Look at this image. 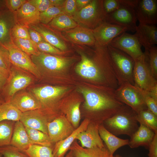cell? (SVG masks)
I'll return each instance as SVG.
<instances>
[{
	"label": "cell",
	"instance_id": "28",
	"mask_svg": "<svg viewBox=\"0 0 157 157\" xmlns=\"http://www.w3.org/2000/svg\"><path fill=\"white\" fill-rule=\"evenodd\" d=\"M99 135L105 142L109 152L113 155L115 152L119 148L128 145L129 140L119 138L114 135L103 125L100 124L98 126Z\"/></svg>",
	"mask_w": 157,
	"mask_h": 157
},
{
	"label": "cell",
	"instance_id": "16",
	"mask_svg": "<svg viewBox=\"0 0 157 157\" xmlns=\"http://www.w3.org/2000/svg\"><path fill=\"white\" fill-rule=\"evenodd\" d=\"M135 9L139 24L150 25L157 24L156 0H138Z\"/></svg>",
	"mask_w": 157,
	"mask_h": 157
},
{
	"label": "cell",
	"instance_id": "48",
	"mask_svg": "<svg viewBox=\"0 0 157 157\" xmlns=\"http://www.w3.org/2000/svg\"><path fill=\"white\" fill-rule=\"evenodd\" d=\"M149 157H157V133H155L153 139L149 145Z\"/></svg>",
	"mask_w": 157,
	"mask_h": 157
},
{
	"label": "cell",
	"instance_id": "9",
	"mask_svg": "<svg viewBox=\"0 0 157 157\" xmlns=\"http://www.w3.org/2000/svg\"><path fill=\"white\" fill-rule=\"evenodd\" d=\"M2 45L8 50L12 65L31 74L35 77H40V73L30 56L17 47L12 40Z\"/></svg>",
	"mask_w": 157,
	"mask_h": 157
},
{
	"label": "cell",
	"instance_id": "37",
	"mask_svg": "<svg viewBox=\"0 0 157 157\" xmlns=\"http://www.w3.org/2000/svg\"><path fill=\"white\" fill-rule=\"evenodd\" d=\"M63 14H65L63 7L51 6L46 11L40 13V23L47 25L55 17Z\"/></svg>",
	"mask_w": 157,
	"mask_h": 157
},
{
	"label": "cell",
	"instance_id": "1",
	"mask_svg": "<svg viewBox=\"0 0 157 157\" xmlns=\"http://www.w3.org/2000/svg\"><path fill=\"white\" fill-rule=\"evenodd\" d=\"M115 90L107 86L98 88L81 87L78 88L85 99V108L93 116L91 122L99 126L125 104L117 99Z\"/></svg>",
	"mask_w": 157,
	"mask_h": 157
},
{
	"label": "cell",
	"instance_id": "43",
	"mask_svg": "<svg viewBox=\"0 0 157 157\" xmlns=\"http://www.w3.org/2000/svg\"><path fill=\"white\" fill-rule=\"evenodd\" d=\"M28 1L41 13L53 6L50 0H29Z\"/></svg>",
	"mask_w": 157,
	"mask_h": 157
},
{
	"label": "cell",
	"instance_id": "55",
	"mask_svg": "<svg viewBox=\"0 0 157 157\" xmlns=\"http://www.w3.org/2000/svg\"><path fill=\"white\" fill-rule=\"evenodd\" d=\"M5 102L4 99L0 96V104H2Z\"/></svg>",
	"mask_w": 157,
	"mask_h": 157
},
{
	"label": "cell",
	"instance_id": "7",
	"mask_svg": "<svg viewBox=\"0 0 157 157\" xmlns=\"http://www.w3.org/2000/svg\"><path fill=\"white\" fill-rule=\"evenodd\" d=\"M115 92L120 101L130 106L137 114L147 109L144 91L134 85L129 83L122 84L115 90Z\"/></svg>",
	"mask_w": 157,
	"mask_h": 157
},
{
	"label": "cell",
	"instance_id": "38",
	"mask_svg": "<svg viewBox=\"0 0 157 157\" xmlns=\"http://www.w3.org/2000/svg\"><path fill=\"white\" fill-rule=\"evenodd\" d=\"M146 51V50H145ZM150 68L153 76L157 79V47L153 46L147 51Z\"/></svg>",
	"mask_w": 157,
	"mask_h": 157
},
{
	"label": "cell",
	"instance_id": "8",
	"mask_svg": "<svg viewBox=\"0 0 157 157\" xmlns=\"http://www.w3.org/2000/svg\"><path fill=\"white\" fill-rule=\"evenodd\" d=\"M27 73L12 65L9 77L2 89L5 101H9L18 92L31 83L33 78Z\"/></svg>",
	"mask_w": 157,
	"mask_h": 157
},
{
	"label": "cell",
	"instance_id": "4",
	"mask_svg": "<svg viewBox=\"0 0 157 157\" xmlns=\"http://www.w3.org/2000/svg\"><path fill=\"white\" fill-rule=\"evenodd\" d=\"M138 0H119L120 6L114 11L106 15L104 21L135 32L137 19L135 7Z\"/></svg>",
	"mask_w": 157,
	"mask_h": 157
},
{
	"label": "cell",
	"instance_id": "20",
	"mask_svg": "<svg viewBox=\"0 0 157 157\" xmlns=\"http://www.w3.org/2000/svg\"><path fill=\"white\" fill-rule=\"evenodd\" d=\"M8 101L22 113L41 108L37 98L32 93L26 91L17 93Z\"/></svg>",
	"mask_w": 157,
	"mask_h": 157
},
{
	"label": "cell",
	"instance_id": "17",
	"mask_svg": "<svg viewBox=\"0 0 157 157\" xmlns=\"http://www.w3.org/2000/svg\"><path fill=\"white\" fill-rule=\"evenodd\" d=\"M29 28L39 33L44 40L60 50L64 51L68 49L67 45L62 40L64 39L61 34L47 25L40 23L28 26Z\"/></svg>",
	"mask_w": 157,
	"mask_h": 157
},
{
	"label": "cell",
	"instance_id": "29",
	"mask_svg": "<svg viewBox=\"0 0 157 157\" xmlns=\"http://www.w3.org/2000/svg\"><path fill=\"white\" fill-rule=\"evenodd\" d=\"M47 25L56 31H64L78 25L71 17L65 14L58 15Z\"/></svg>",
	"mask_w": 157,
	"mask_h": 157
},
{
	"label": "cell",
	"instance_id": "27",
	"mask_svg": "<svg viewBox=\"0 0 157 157\" xmlns=\"http://www.w3.org/2000/svg\"><path fill=\"white\" fill-rule=\"evenodd\" d=\"M31 144L25 126L20 121H16L10 145L23 152Z\"/></svg>",
	"mask_w": 157,
	"mask_h": 157
},
{
	"label": "cell",
	"instance_id": "51",
	"mask_svg": "<svg viewBox=\"0 0 157 157\" xmlns=\"http://www.w3.org/2000/svg\"><path fill=\"white\" fill-rule=\"evenodd\" d=\"M91 0H76L77 11L85 7L91 1Z\"/></svg>",
	"mask_w": 157,
	"mask_h": 157
},
{
	"label": "cell",
	"instance_id": "11",
	"mask_svg": "<svg viewBox=\"0 0 157 157\" xmlns=\"http://www.w3.org/2000/svg\"><path fill=\"white\" fill-rule=\"evenodd\" d=\"M109 45L126 53L134 61L144 53L135 34L124 32L114 38Z\"/></svg>",
	"mask_w": 157,
	"mask_h": 157
},
{
	"label": "cell",
	"instance_id": "39",
	"mask_svg": "<svg viewBox=\"0 0 157 157\" xmlns=\"http://www.w3.org/2000/svg\"><path fill=\"white\" fill-rule=\"evenodd\" d=\"M0 154L4 157H29L17 148L10 145L0 147Z\"/></svg>",
	"mask_w": 157,
	"mask_h": 157
},
{
	"label": "cell",
	"instance_id": "30",
	"mask_svg": "<svg viewBox=\"0 0 157 157\" xmlns=\"http://www.w3.org/2000/svg\"><path fill=\"white\" fill-rule=\"evenodd\" d=\"M25 128L31 144H37L53 148V143L48 134L38 130Z\"/></svg>",
	"mask_w": 157,
	"mask_h": 157
},
{
	"label": "cell",
	"instance_id": "33",
	"mask_svg": "<svg viewBox=\"0 0 157 157\" xmlns=\"http://www.w3.org/2000/svg\"><path fill=\"white\" fill-rule=\"evenodd\" d=\"M136 119L140 124H142L157 133V116L147 109L137 114Z\"/></svg>",
	"mask_w": 157,
	"mask_h": 157
},
{
	"label": "cell",
	"instance_id": "26",
	"mask_svg": "<svg viewBox=\"0 0 157 157\" xmlns=\"http://www.w3.org/2000/svg\"><path fill=\"white\" fill-rule=\"evenodd\" d=\"M130 137L128 145L132 148L140 146L148 148L155 133L151 129L142 124Z\"/></svg>",
	"mask_w": 157,
	"mask_h": 157
},
{
	"label": "cell",
	"instance_id": "23",
	"mask_svg": "<svg viewBox=\"0 0 157 157\" xmlns=\"http://www.w3.org/2000/svg\"><path fill=\"white\" fill-rule=\"evenodd\" d=\"M90 122L89 119H85L70 135L64 139L55 143L53 148L54 157H64V155L76 139L77 135L86 129Z\"/></svg>",
	"mask_w": 157,
	"mask_h": 157
},
{
	"label": "cell",
	"instance_id": "52",
	"mask_svg": "<svg viewBox=\"0 0 157 157\" xmlns=\"http://www.w3.org/2000/svg\"><path fill=\"white\" fill-rule=\"evenodd\" d=\"M53 6L63 7L65 0H50Z\"/></svg>",
	"mask_w": 157,
	"mask_h": 157
},
{
	"label": "cell",
	"instance_id": "44",
	"mask_svg": "<svg viewBox=\"0 0 157 157\" xmlns=\"http://www.w3.org/2000/svg\"><path fill=\"white\" fill-rule=\"evenodd\" d=\"M144 92V101L147 109L157 116V100Z\"/></svg>",
	"mask_w": 157,
	"mask_h": 157
},
{
	"label": "cell",
	"instance_id": "53",
	"mask_svg": "<svg viewBox=\"0 0 157 157\" xmlns=\"http://www.w3.org/2000/svg\"><path fill=\"white\" fill-rule=\"evenodd\" d=\"M147 93L151 97L157 100V85L154 86Z\"/></svg>",
	"mask_w": 157,
	"mask_h": 157
},
{
	"label": "cell",
	"instance_id": "47",
	"mask_svg": "<svg viewBox=\"0 0 157 157\" xmlns=\"http://www.w3.org/2000/svg\"><path fill=\"white\" fill-rule=\"evenodd\" d=\"M27 0H7L5 3L9 10L14 13L19 9Z\"/></svg>",
	"mask_w": 157,
	"mask_h": 157
},
{
	"label": "cell",
	"instance_id": "54",
	"mask_svg": "<svg viewBox=\"0 0 157 157\" xmlns=\"http://www.w3.org/2000/svg\"><path fill=\"white\" fill-rule=\"evenodd\" d=\"M65 157H74L72 151L70 150L69 152Z\"/></svg>",
	"mask_w": 157,
	"mask_h": 157
},
{
	"label": "cell",
	"instance_id": "42",
	"mask_svg": "<svg viewBox=\"0 0 157 157\" xmlns=\"http://www.w3.org/2000/svg\"><path fill=\"white\" fill-rule=\"evenodd\" d=\"M11 66L8 50L0 44V69L10 73Z\"/></svg>",
	"mask_w": 157,
	"mask_h": 157
},
{
	"label": "cell",
	"instance_id": "18",
	"mask_svg": "<svg viewBox=\"0 0 157 157\" xmlns=\"http://www.w3.org/2000/svg\"><path fill=\"white\" fill-rule=\"evenodd\" d=\"M64 32L65 40L74 43L94 46L96 43L92 29L78 25Z\"/></svg>",
	"mask_w": 157,
	"mask_h": 157
},
{
	"label": "cell",
	"instance_id": "5",
	"mask_svg": "<svg viewBox=\"0 0 157 157\" xmlns=\"http://www.w3.org/2000/svg\"><path fill=\"white\" fill-rule=\"evenodd\" d=\"M103 0H91L86 6L77 11L72 17L77 24L93 29L104 21L106 14Z\"/></svg>",
	"mask_w": 157,
	"mask_h": 157
},
{
	"label": "cell",
	"instance_id": "31",
	"mask_svg": "<svg viewBox=\"0 0 157 157\" xmlns=\"http://www.w3.org/2000/svg\"><path fill=\"white\" fill-rule=\"evenodd\" d=\"M22 114L9 101L0 104V122L5 120L19 121Z\"/></svg>",
	"mask_w": 157,
	"mask_h": 157
},
{
	"label": "cell",
	"instance_id": "24",
	"mask_svg": "<svg viewBox=\"0 0 157 157\" xmlns=\"http://www.w3.org/2000/svg\"><path fill=\"white\" fill-rule=\"evenodd\" d=\"M16 23L14 13L9 10L0 11V44L3 45L12 40V29Z\"/></svg>",
	"mask_w": 157,
	"mask_h": 157
},
{
	"label": "cell",
	"instance_id": "3",
	"mask_svg": "<svg viewBox=\"0 0 157 157\" xmlns=\"http://www.w3.org/2000/svg\"><path fill=\"white\" fill-rule=\"evenodd\" d=\"M107 47L118 86L125 83L134 85V60L126 53L109 45Z\"/></svg>",
	"mask_w": 157,
	"mask_h": 157
},
{
	"label": "cell",
	"instance_id": "19",
	"mask_svg": "<svg viewBox=\"0 0 157 157\" xmlns=\"http://www.w3.org/2000/svg\"><path fill=\"white\" fill-rule=\"evenodd\" d=\"M13 13L16 23L27 28L30 25L40 23V12L28 0Z\"/></svg>",
	"mask_w": 157,
	"mask_h": 157
},
{
	"label": "cell",
	"instance_id": "46",
	"mask_svg": "<svg viewBox=\"0 0 157 157\" xmlns=\"http://www.w3.org/2000/svg\"><path fill=\"white\" fill-rule=\"evenodd\" d=\"M76 0H66L63 7L64 13L72 17L77 11Z\"/></svg>",
	"mask_w": 157,
	"mask_h": 157
},
{
	"label": "cell",
	"instance_id": "45",
	"mask_svg": "<svg viewBox=\"0 0 157 157\" xmlns=\"http://www.w3.org/2000/svg\"><path fill=\"white\" fill-rule=\"evenodd\" d=\"M103 6L106 14L112 12L118 9L120 6L119 0H105Z\"/></svg>",
	"mask_w": 157,
	"mask_h": 157
},
{
	"label": "cell",
	"instance_id": "32",
	"mask_svg": "<svg viewBox=\"0 0 157 157\" xmlns=\"http://www.w3.org/2000/svg\"><path fill=\"white\" fill-rule=\"evenodd\" d=\"M15 122L9 120L0 122V147L10 144Z\"/></svg>",
	"mask_w": 157,
	"mask_h": 157
},
{
	"label": "cell",
	"instance_id": "56",
	"mask_svg": "<svg viewBox=\"0 0 157 157\" xmlns=\"http://www.w3.org/2000/svg\"><path fill=\"white\" fill-rule=\"evenodd\" d=\"M0 157H4L1 154H0Z\"/></svg>",
	"mask_w": 157,
	"mask_h": 157
},
{
	"label": "cell",
	"instance_id": "2",
	"mask_svg": "<svg viewBox=\"0 0 157 157\" xmlns=\"http://www.w3.org/2000/svg\"><path fill=\"white\" fill-rule=\"evenodd\" d=\"M137 115L130 106L124 104L113 115L104 120L102 125L116 136L125 135L131 137L139 127Z\"/></svg>",
	"mask_w": 157,
	"mask_h": 157
},
{
	"label": "cell",
	"instance_id": "35",
	"mask_svg": "<svg viewBox=\"0 0 157 157\" xmlns=\"http://www.w3.org/2000/svg\"><path fill=\"white\" fill-rule=\"evenodd\" d=\"M53 148L37 144H31L23 153L29 157H54Z\"/></svg>",
	"mask_w": 157,
	"mask_h": 157
},
{
	"label": "cell",
	"instance_id": "22",
	"mask_svg": "<svg viewBox=\"0 0 157 157\" xmlns=\"http://www.w3.org/2000/svg\"><path fill=\"white\" fill-rule=\"evenodd\" d=\"M135 32V35L145 50L157 44V28L155 25L139 24Z\"/></svg>",
	"mask_w": 157,
	"mask_h": 157
},
{
	"label": "cell",
	"instance_id": "50",
	"mask_svg": "<svg viewBox=\"0 0 157 157\" xmlns=\"http://www.w3.org/2000/svg\"><path fill=\"white\" fill-rule=\"evenodd\" d=\"M9 73L0 69V90H2L5 85L9 77Z\"/></svg>",
	"mask_w": 157,
	"mask_h": 157
},
{
	"label": "cell",
	"instance_id": "12",
	"mask_svg": "<svg viewBox=\"0 0 157 157\" xmlns=\"http://www.w3.org/2000/svg\"><path fill=\"white\" fill-rule=\"evenodd\" d=\"M38 71L42 69L51 71L61 70L67 67L72 59L40 52L38 55L30 56Z\"/></svg>",
	"mask_w": 157,
	"mask_h": 157
},
{
	"label": "cell",
	"instance_id": "14",
	"mask_svg": "<svg viewBox=\"0 0 157 157\" xmlns=\"http://www.w3.org/2000/svg\"><path fill=\"white\" fill-rule=\"evenodd\" d=\"M92 30L96 43L103 46H107L114 38L127 31L126 28L104 21Z\"/></svg>",
	"mask_w": 157,
	"mask_h": 157
},
{
	"label": "cell",
	"instance_id": "6",
	"mask_svg": "<svg viewBox=\"0 0 157 157\" xmlns=\"http://www.w3.org/2000/svg\"><path fill=\"white\" fill-rule=\"evenodd\" d=\"M134 62L133 70L134 85L148 93L157 85V80L151 73L147 51H145L143 54Z\"/></svg>",
	"mask_w": 157,
	"mask_h": 157
},
{
	"label": "cell",
	"instance_id": "36",
	"mask_svg": "<svg viewBox=\"0 0 157 157\" xmlns=\"http://www.w3.org/2000/svg\"><path fill=\"white\" fill-rule=\"evenodd\" d=\"M80 104L79 102L73 103L69 106L66 112V117L75 129L79 126L81 119Z\"/></svg>",
	"mask_w": 157,
	"mask_h": 157
},
{
	"label": "cell",
	"instance_id": "34",
	"mask_svg": "<svg viewBox=\"0 0 157 157\" xmlns=\"http://www.w3.org/2000/svg\"><path fill=\"white\" fill-rule=\"evenodd\" d=\"M12 40L17 47L29 56L37 55L40 53L36 44L31 39L12 38Z\"/></svg>",
	"mask_w": 157,
	"mask_h": 157
},
{
	"label": "cell",
	"instance_id": "40",
	"mask_svg": "<svg viewBox=\"0 0 157 157\" xmlns=\"http://www.w3.org/2000/svg\"><path fill=\"white\" fill-rule=\"evenodd\" d=\"M11 38L30 39L28 28L16 23L13 27L11 32Z\"/></svg>",
	"mask_w": 157,
	"mask_h": 157
},
{
	"label": "cell",
	"instance_id": "41",
	"mask_svg": "<svg viewBox=\"0 0 157 157\" xmlns=\"http://www.w3.org/2000/svg\"><path fill=\"white\" fill-rule=\"evenodd\" d=\"M36 46L41 52L57 55H63L65 53V52L60 50L45 41L36 44Z\"/></svg>",
	"mask_w": 157,
	"mask_h": 157
},
{
	"label": "cell",
	"instance_id": "49",
	"mask_svg": "<svg viewBox=\"0 0 157 157\" xmlns=\"http://www.w3.org/2000/svg\"><path fill=\"white\" fill-rule=\"evenodd\" d=\"M28 28L30 39L35 44H36L41 42L45 41L40 34L38 32L29 28Z\"/></svg>",
	"mask_w": 157,
	"mask_h": 157
},
{
	"label": "cell",
	"instance_id": "25",
	"mask_svg": "<svg viewBox=\"0 0 157 157\" xmlns=\"http://www.w3.org/2000/svg\"><path fill=\"white\" fill-rule=\"evenodd\" d=\"M69 150L72 151L74 157H122L119 155H112L105 146L84 148L76 141H74Z\"/></svg>",
	"mask_w": 157,
	"mask_h": 157
},
{
	"label": "cell",
	"instance_id": "21",
	"mask_svg": "<svg viewBox=\"0 0 157 157\" xmlns=\"http://www.w3.org/2000/svg\"><path fill=\"white\" fill-rule=\"evenodd\" d=\"M98 126L95 124L90 122L86 129L77 135L76 139L80 142L81 147L90 148L104 146L99 134Z\"/></svg>",
	"mask_w": 157,
	"mask_h": 157
},
{
	"label": "cell",
	"instance_id": "15",
	"mask_svg": "<svg viewBox=\"0 0 157 157\" xmlns=\"http://www.w3.org/2000/svg\"><path fill=\"white\" fill-rule=\"evenodd\" d=\"M48 135L53 143L63 140L75 129L66 117L57 116L47 125Z\"/></svg>",
	"mask_w": 157,
	"mask_h": 157
},
{
	"label": "cell",
	"instance_id": "13",
	"mask_svg": "<svg viewBox=\"0 0 157 157\" xmlns=\"http://www.w3.org/2000/svg\"><path fill=\"white\" fill-rule=\"evenodd\" d=\"M55 118L40 109L22 113L19 121L25 127L38 130L48 135V124Z\"/></svg>",
	"mask_w": 157,
	"mask_h": 157
},
{
	"label": "cell",
	"instance_id": "10",
	"mask_svg": "<svg viewBox=\"0 0 157 157\" xmlns=\"http://www.w3.org/2000/svg\"><path fill=\"white\" fill-rule=\"evenodd\" d=\"M67 90L65 87L47 85L33 88L31 91L40 102V109L53 115L50 111V108L56 99Z\"/></svg>",
	"mask_w": 157,
	"mask_h": 157
}]
</instances>
